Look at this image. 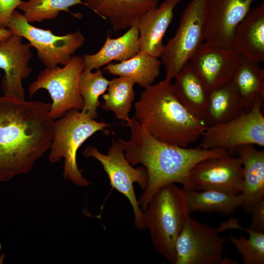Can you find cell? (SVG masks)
<instances>
[{
	"instance_id": "cell-22",
	"label": "cell",
	"mask_w": 264,
	"mask_h": 264,
	"mask_svg": "<svg viewBox=\"0 0 264 264\" xmlns=\"http://www.w3.org/2000/svg\"><path fill=\"white\" fill-rule=\"evenodd\" d=\"M246 110L245 105L232 81L210 90L203 123L209 127L226 122Z\"/></svg>"
},
{
	"instance_id": "cell-16",
	"label": "cell",
	"mask_w": 264,
	"mask_h": 264,
	"mask_svg": "<svg viewBox=\"0 0 264 264\" xmlns=\"http://www.w3.org/2000/svg\"><path fill=\"white\" fill-rule=\"evenodd\" d=\"M181 0H165L146 12L137 21L139 52L161 57L163 38L174 17V10Z\"/></svg>"
},
{
	"instance_id": "cell-11",
	"label": "cell",
	"mask_w": 264,
	"mask_h": 264,
	"mask_svg": "<svg viewBox=\"0 0 264 264\" xmlns=\"http://www.w3.org/2000/svg\"><path fill=\"white\" fill-rule=\"evenodd\" d=\"M218 228L188 218L175 244V264H235L223 257L225 240Z\"/></svg>"
},
{
	"instance_id": "cell-32",
	"label": "cell",
	"mask_w": 264,
	"mask_h": 264,
	"mask_svg": "<svg viewBox=\"0 0 264 264\" xmlns=\"http://www.w3.org/2000/svg\"><path fill=\"white\" fill-rule=\"evenodd\" d=\"M12 34V31L8 28H0V41L10 37Z\"/></svg>"
},
{
	"instance_id": "cell-28",
	"label": "cell",
	"mask_w": 264,
	"mask_h": 264,
	"mask_svg": "<svg viewBox=\"0 0 264 264\" xmlns=\"http://www.w3.org/2000/svg\"><path fill=\"white\" fill-rule=\"evenodd\" d=\"M78 4L87 6L81 0H27L22 1L18 9L31 23L55 19L60 12L68 11L70 7Z\"/></svg>"
},
{
	"instance_id": "cell-14",
	"label": "cell",
	"mask_w": 264,
	"mask_h": 264,
	"mask_svg": "<svg viewBox=\"0 0 264 264\" xmlns=\"http://www.w3.org/2000/svg\"><path fill=\"white\" fill-rule=\"evenodd\" d=\"M22 37L13 34L0 41V68L4 71L1 86L4 95L25 99L22 81L32 72L29 67L32 46Z\"/></svg>"
},
{
	"instance_id": "cell-15",
	"label": "cell",
	"mask_w": 264,
	"mask_h": 264,
	"mask_svg": "<svg viewBox=\"0 0 264 264\" xmlns=\"http://www.w3.org/2000/svg\"><path fill=\"white\" fill-rule=\"evenodd\" d=\"M256 0H209L204 42L233 47L235 29Z\"/></svg>"
},
{
	"instance_id": "cell-25",
	"label": "cell",
	"mask_w": 264,
	"mask_h": 264,
	"mask_svg": "<svg viewBox=\"0 0 264 264\" xmlns=\"http://www.w3.org/2000/svg\"><path fill=\"white\" fill-rule=\"evenodd\" d=\"M232 81L246 110L251 108L258 96L264 97V70L257 62L242 57Z\"/></svg>"
},
{
	"instance_id": "cell-6",
	"label": "cell",
	"mask_w": 264,
	"mask_h": 264,
	"mask_svg": "<svg viewBox=\"0 0 264 264\" xmlns=\"http://www.w3.org/2000/svg\"><path fill=\"white\" fill-rule=\"evenodd\" d=\"M209 0H191L183 10L175 35L164 45L161 63L171 81L204 42Z\"/></svg>"
},
{
	"instance_id": "cell-31",
	"label": "cell",
	"mask_w": 264,
	"mask_h": 264,
	"mask_svg": "<svg viewBox=\"0 0 264 264\" xmlns=\"http://www.w3.org/2000/svg\"><path fill=\"white\" fill-rule=\"evenodd\" d=\"M251 223L249 229L255 232L264 233V198L260 201L252 209Z\"/></svg>"
},
{
	"instance_id": "cell-7",
	"label": "cell",
	"mask_w": 264,
	"mask_h": 264,
	"mask_svg": "<svg viewBox=\"0 0 264 264\" xmlns=\"http://www.w3.org/2000/svg\"><path fill=\"white\" fill-rule=\"evenodd\" d=\"M85 68L83 57L75 55L63 67H45L29 84V95L31 97L39 90L46 89L52 99L49 113L54 120L62 117L70 110H81L83 101L79 83Z\"/></svg>"
},
{
	"instance_id": "cell-13",
	"label": "cell",
	"mask_w": 264,
	"mask_h": 264,
	"mask_svg": "<svg viewBox=\"0 0 264 264\" xmlns=\"http://www.w3.org/2000/svg\"><path fill=\"white\" fill-rule=\"evenodd\" d=\"M242 56L234 48L204 42L189 61L206 87L212 90L232 80Z\"/></svg>"
},
{
	"instance_id": "cell-4",
	"label": "cell",
	"mask_w": 264,
	"mask_h": 264,
	"mask_svg": "<svg viewBox=\"0 0 264 264\" xmlns=\"http://www.w3.org/2000/svg\"><path fill=\"white\" fill-rule=\"evenodd\" d=\"M143 211L144 223L155 249L166 260L175 264L176 242L190 217L182 188L175 183L162 187Z\"/></svg>"
},
{
	"instance_id": "cell-23",
	"label": "cell",
	"mask_w": 264,
	"mask_h": 264,
	"mask_svg": "<svg viewBox=\"0 0 264 264\" xmlns=\"http://www.w3.org/2000/svg\"><path fill=\"white\" fill-rule=\"evenodd\" d=\"M189 213L195 212H214L228 215L242 207L241 194H235L217 190L195 191L183 188Z\"/></svg>"
},
{
	"instance_id": "cell-2",
	"label": "cell",
	"mask_w": 264,
	"mask_h": 264,
	"mask_svg": "<svg viewBox=\"0 0 264 264\" xmlns=\"http://www.w3.org/2000/svg\"><path fill=\"white\" fill-rule=\"evenodd\" d=\"M125 124L130 129V138L118 141L129 162L133 166L142 164L148 174L147 186L138 200L142 211L162 187L175 183L184 186L190 170L198 162L228 154L223 149L188 148L161 141L134 117Z\"/></svg>"
},
{
	"instance_id": "cell-24",
	"label": "cell",
	"mask_w": 264,
	"mask_h": 264,
	"mask_svg": "<svg viewBox=\"0 0 264 264\" xmlns=\"http://www.w3.org/2000/svg\"><path fill=\"white\" fill-rule=\"evenodd\" d=\"M161 64L157 58L139 52L127 60L108 64L104 70L113 75L130 78L135 83L146 88L152 85L159 76Z\"/></svg>"
},
{
	"instance_id": "cell-9",
	"label": "cell",
	"mask_w": 264,
	"mask_h": 264,
	"mask_svg": "<svg viewBox=\"0 0 264 264\" xmlns=\"http://www.w3.org/2000/svg\"><path fill=\"white\" fill-rule=\"evenodd\" d=\"M264 97L259 96L251 108L232 119L206 127L202 134L200 147L223 149L235 151L246 144L264 146V116L262 106Z\"/></svg>"
},
{
	"instance_id": "cell-33",
	"label": "cell",
	"mask_w": 264,
	"mask_h": 264,
	"mask_svg": "<svg viewBox=\"0 0 264 264\" xmlns=\"http://www.w3.org/2000/svg\"><path fill=\"white\" fill-rule=\"evenodd\" d=\"M1 244L0 243V250H1Z\"/></svg>"
},
{
	"instance_id": "cell-20",
	"label": "cell",
	"mask_w": 264,
	"mask_h": 264,
	"mask_svg": "<svg viewBox=\"0 0 264 264\" xmlns=\"http://www.w3.org/2000/svg\"><path fill=\"white\" fill-rule=\"evenodd\" d=\"M175 94L184 107L202 121L206 114L210 90L187 63L174 78Z\"/></svg>"
},
{
	"instance_id": "cell-10",
	"label": "cell",
	"mask_w": 264,
	"mask_h": 264,
	"mask_svg": "<svg viewBox=\"0 0 264 264\" xmlns=\"http://www.w3.org/2000/svg\"><path fill=\"white\" fill-rule=\"evenodd\" d=\"M83 154L85 157H92L101 163L112 188L129 200L134 213L135 227L139 230L144 229L143 212L136 198L133 185L137 183L142 189L146 188L148 183L146 168L144 166L133 168L126 158L121 144L114 138L107 154L100 153L94 146H88Z\"/></svg>"
},
{
	"instance_id": "cell-1",
	"label": "cell",
	"mask_w": 264,
	"mask_h": 264,
	"mask_svg": "<svg viewBox=\"0 0 264 264\" xmlns=\"http://www.w3.org/2000/svg\"><path fill=\"white\" fill-rule=\"evenodd\" d=\"M51 104L0 96V181L29 172L50 149Z\"/></svg>"
},
{
	"instance_id": "cell-3",
	"label": "cell",
	"mask_w": 264,
	"mask_h": 264,
	"mask_svg": "<svg viewBox=\"0 0 264 264\" xmlns=\"http://www.w3.org/2000/svg\"><path fill=\"white\" fill-rule=\"evenodd\" d=\"M134 110L133 117L141 126L168 144L186 147L201 136L206 128L181 104L171 81L165 79L145 88Z\"/></svg>"
},
{
	"instance_id": "cell-29",
	"label": "cell",
	"mask_w": 264,
	"mask_h": 264,
	"mask_svg": "<svg viewBox=\"0 0 264 264\" xmlns=\"http://www.w3.org/2000/svg\"><path fill=\"white\" fill-rule=\"evenodd\" d=\"M230 228H237L247 232L249 238L230 237L232 243L242 257L245 264H264V233L255 232L239 225L235 219L229 224Z\"/></svg>"
},
{
	"instance_id": "cell-5",
	"label": "cell",
	"mask_w": 264,
	"mask_h": 264,
	"mask_svg": "<svg viewBox=\"0 0 264 264\" xmlns=\"http://www.w3.org/2000/svg\"><path fill=\"white\" fill-rule=\"evenodd\" d=\"M110 125L105 122H98L77 109L67 111L54 121L49 159L54 163L64 159L63 175L65 179L82 187L90 184L78 169L77 152L88 138L98 131L107 132L105 129Z\"/></svg>"
},
{
	"instance_id": "cell-27",
	"label": "cell",
	"mask_w": 264,
	"mask_h": 264,
	"mask_svg": "<svg viewBox=\"0 0 264 264\" xmlns=\"http://www.w3.org/2000/svg\"><path fill=\"white\" fill-rule=\"evenodd\" d=\"M110 80L106 78L100 69L94 72L85 69L81 74L79 89L83 101L81 111L92 119L98 116V108L101 105L99 97L107 90Z\"/></svg>"
},
{
	"instance_id": "cell-21",
	"label": "cell",
	"mask_w": 264,
	"mask_h": 264,
	"mask_svg": "<svg viewBox=\"0 0 264 264\" xmlns=\"http://www.w3.org/2000/svg\"><path fill=\"white\" fill-rule=\"evenodd\" d=\"M138 39L136 22L122 36L113 39L108 37L96 53L83 55L85 69L97 70L113 61L121 62L132 58L139 52Z\"/></svg>"
},
{
	"instance_id": "cell-26",
	"label": "cell",
	"mask_w": 264,
	"mask_h": 264,
	"mask_svg": "<svg viewBox=\"0 0 264 264\" xmlns=\"http://www.w3.org/2000/svg\"><path fill=\"white\" fill-rule=\"evenodd\" d=\"M134 81L126 77L119 76L110 81L107 93L103 94L102 108L113 112L118 119L127 123L131 118L129 113L134 99Z\"/></svg>"
},
{
	"instance_id": "cell-30",
	"label": "cell",
	"mask_w": 264,
	"mask_h": 264,
	"mask_svg": "<svg viewBox=\"0 0 264 264\" xmlns=\"http://www.w3.org/2000/svg\"><path fill=\"white\" fill-rule=\"evenodd\" d=\"M22 0H0V28H7L8 20Z\"/></svg>"
},
{
	"instance_id": "cell-12",
	"label": "cell",
	"mask_w": 264,
	"mask_h": 264,
	"mask_svg": "<svg viewBox=\"0 0 264 264\" xmlns=\"http://www.w3.org/2000/svg\"><path fill=\"white\" fill-rule=\"evenodd\" d=\"M242 178L241 158L228 154L197 163L190 170L183 188L195 191L217 190L238 194L242 190Z\"/></svg>"
},
{
	"instance_id": "cell-19",
	"label": "cell",
	"mask_w": 264,
	"mask_h": 264,
	"mask_svg": "<svg viewBox=\"0 0 264 264\" xmlns=\"http://www.w3.org/2000/svg\"><path fill=\"white\" fill-rule=\"evenodd\" d=\"M233 47L243 58L259 63L264 61V3L250 9L238 24Z\"/></svg>"
},
{
	"instance_id": "cell-17",
	"label": "cell",
	"mask_w": 264,
	"mask_h": 264,
	"mask_svg": "<svg viewBox=\"0 0 264 264\" xmlns=\"http://www.w3.org/2000/svg\"><path fill=\"white\" fill-rule=\"evenodd\" d=\"M242 166V207L250 214L252 208L264 198V152L246 144L235 150Z\"/></svg>"
},
{
	"instance_id": "cell-8",
	"label": "cell",
	"mask_w": 264,
	"mask_h": 264,
	"mask_svg": "<svg viewBox=\"0 0 264 264\" xmlns=\"http://www.w3.org/2000/svg\"><path fill=\"white\" fill-rule=\"evenodd\" d=\"M7 28L13 34L26 39L35 48L38 59L49 68L67 64L85 40L80 30L60 36L50 30L36 27L17 9L10 17Z\"/></svg>"
},
{
	"instance_id": "cell-18",
	"label": "cell",
	"mask_w": 264,
	"mask_h": 264,
	"mask_svg": "<svg viewBox=\"0 0 264 264\" xmlns=\"http://www.w3.org/2000/svg\"><path fill=\"white\" fill-rule=\"evenodd\" d=\"M160 0H86L87 6L108 20L114 31L129 29Z\"/></svg>"
}]
</instances>
